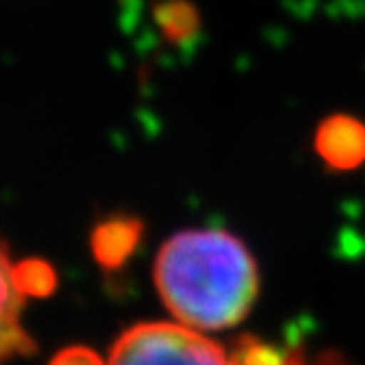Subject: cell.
Listing matches in <instances>:
<instances>
[{
	"mask_svg": "<svg viewBox=\"0 0 365 365\" xmlns=\"http://www.w3.org/2000/svg\"><path fill=\"white\" fill-rule=\"evenodd\" d=\"M156 20L163 27L168 40L190 44L200 36V14L190 0H168L156 9Z\"/></svg>",
	"mask_w": 365,
	"mask_h": 365,
	"instance_id": "cell-6",
	"label": "cell"
},
{
	"mask_svg": "<svg viewBox=\"0 0 365 365\" xmlns=\"http://www.w3.org/2000/svg\"><path fill=\"white\" fill-rule=\"evenodd\" d=\"M154 284L178 324L225 330L240 324L257 297L255 259L225 229H187L156 255Z\"/></svg>",
	"mask_w": 365,
	"mask_h": 365,
	"instance_id": "cell-1",
	"label": "cell"
},
{
	"mask_svg": "<svg viewBox=\"0 0 365 365\" xmlns=\"http://www.w3.org/2000/svg\"><path fill=\"white\" fill-rule=\"evenodd\" d=\"M48 365H106V363L97 356V352L88 348H68L56 354Z\"/></svg>",
	"mask_w": 365,
	"mask_h": 365,
	"instance_id": "cell-9",
	"label": "cell"
},
{
	"mask_svg": "<svg viewBox=\"0 0 365 365\" xmlns=\"http://www.w3.org/2000/svg\"><path fill=\"white\" fill-rule=\"evenodd\" d=\"M315 150L330 170H356L365 163V123L350 115L324 119L315 135Z\"/></svg>",
	"mask_w": 365,
	"mask_h": 365,
	"instance_id": "cell-3",
	"label": "cell"
},
{
	"mask_svg": "<svg viewBox=\"0 0 365 365\" xmlns=\"http://www.w3.org/2000/svg\"><path fill=\"white\" fill-rule=\"evenodd\" d=\"M141 222L130 216H115L93 233V253L103 269H119L133 257L141 240Z\"/></svg>",
	"mask_w": 365,
	"mask_h": 365,
	"instance_id": "cell-5",
	"label": "cell"
},
{
	"mask_svg": "<svg viewBox=\"0 0 365 365\" xmlns=\"http://www.w3.org/2000/svg\"><path fill=\"white\" fill-rule=\"evenodd\" d=\"M24 295L16 282V264L0 245V365L9 359L34 352V341L20 322Z\"/></svg>",
	"mask_w": 365,
	"mask_h": 365,
	"instance_id": "cell-4",
	"label": "cell"
},
{
	"mask_svg": "<svg viewBox=\"0 0 365 365\" xmlns=\"http://www.w3.org/2000/svg\"><path fill=\"white\" fill-rule=\"evenodd\" d=\"M16 282L24 297H44L56 289V271L40 259L16 264Z\"/></svg>",
	"mask_w": 365,
	"mask_h": 365,
	"instance_id": "cell-8",
	"label": "cell"
},
{
	"mask_svg": "<svg viewBox=\"0 0 365 365\" xmlns=\"http://www.w3.org/2000/svg\"><path fill=\"white\" fill-rule=\"evenodd\" d=\"M106 365H231V356L190 326L148 322L117 339Z\"/></svg>",
	"mask_w": 365,
	"mask_h": 365,
	"instance_id": "cell-2",
	"label": "cell"
},
{
	"mask_svg": "<svg viewBox=\"0 0 365 365\" xmlns=\"http://www.w3.org/2000/svg\"><path fill=\"white\" fill-rule=\"evenodd\" d=\"M231 365H304V361L297 352H282L253 336H242L231 354Z\"/></svg>",
	"mask_w": 365,
	"mask_h": 365,
	"instance_id": "cell-7",
	"label": "cell"
}]
</instances>
